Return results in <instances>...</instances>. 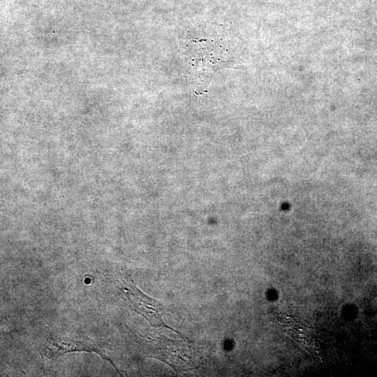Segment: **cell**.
<instances>
[{"mask_svg": "<svg viewBox=\"0 0 377 377\" xmlns=\"http://www.w3.org/2000/svg\"><path fill=\"white\" fill-rule=\"evenodd\" d=\"M114 283L120 295L124 296L128 301L126 306L141 314L153 326L170 328L161 318L158 311L160 304L145 295L128 276L117 275L114 277Z\"/></svg>", "mask_w": 377, "mask_h": 377, "instance_id": "cell-2", "label": "cell"}, {"mask_svg": "<svg viewBox=\"0 0 377 377\" xmlns=\"http://www.w3.org/2000/svg\"><path fill=\"white\" fill-rule=\"evenodd\" d=\"M43 346V353L49 359H55L71 352H94L113 364L103 349L94 341L82 333L57 331L50 334L45 339Z\"/></svg>", "mask_w": 377, "mask_h": 377, "instance_id": "cell-1", "label": "cell"}]
</instances>
